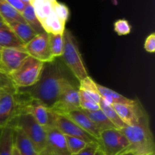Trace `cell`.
<instances>
[{
    "label": "cell",
    "mask_w": 155,
    "mask_h": 155,
    "mask_svg": "<svg viewBox=\"0 0 155 155\" xmlns=\"http://www.w3.org/2000/svg\"><path fill=\"white\" fill-rule=\"evenodd\" d=\"M68 80L63 67L54 60L44 64L37 83L30 87L18 89L30 99L36 100L51 109L58 99L62 86Z\"/></svg>",
    "instance_id": "cell-1"
},
{
    "label": "cell",
    "mask_w": 155,
    "mask_h": 155,
    "mask_svg": "<svg viewBox=\"0 0 155 155\" xmlns=\"http://www.w3.org/2000/svg\"><path fill=\"white\" fill-rule=\"evenodd\" d=\"M30 4L44 31L52 34H63L70 15L66 5L57 0H31Z\"/></svg>",
    "instance_id": "cell-2"
},
{
    "label": "cell",
    "mask_w": 155,
    "mask_h": 155,
    "mask_svg": "<svg viewBox=\"0 0 155 155\" xmlns=\"http://www.w3.org/2000/svg\"><path fill=\"white\" fill-rule=\"evenodd\" d=\"M129 142L125 151L134 155H151L154 154V136L149 124L148 115L145 114L135 125L127 126L120 130Z\"/></svg>",
    "instance_id": "cell-3"
},
{
    "label": "cell",
    "mask_w": 155,
    "mask_h": 155,
    "mask_svg": "<svg viewBox=\"0 0 155 155\" xmlns=\"http://www.w3.org/2000/svg\"><path fill=\"white\" fill-rule=\"evenodd\" d=\"M64 47L61 57L68 69L79 80L89 77L86 65L80 51L76 38L71 30L65 29L63 33Z\"/></svg>",
    "instance_id": "cell-4"
},
{
    "label": "cell",
    "mask_w": 155,
    "mask_h": 155,
    "mask_svg": "<svg viewBox=\"0 0 155 155\" xmlns=\"http://www.w3.org/2000/svg\"><path fill=\"white\" fill-rule=\"evenodd\" d=\"M43 62L28 56L21 66L8 76L16 89H26L33 86L40 78Z\"/></svg>",
    "instance_id": "cell-5"
},
{
    "label": "cell",
    "mask_w": 155,
    "mask_h": 155,
    "mask_svg": "<svg viewBox=\"0 0 155 155\" xmlns=\"http://www.w3.org/2000/svg\"><path fill=\"white\" fill-rule=\"evenodd\" d=\"M9 125L22 130L31 140L39 154L46 146L47 133L45 127L41 126L29 114H20Z\"/></svg>",
    "instance_id": "cell-6"
},
{
    "label": "cell",
    "mask_w": 155,
    "mask_h": 155,
    "mask_svg": "<svg viewBox=\"0 0 155 155\" xmlns=\"http://www.w3.org/2000/svg\"><path fill=\"white\" fill-rule=\"evenodd\" d=\"M24 98L14 86L0 93V128L6 127L20 114Z\"/></svg>",
    "instance_id": "cell-7"
},
{
    "label": "cell",
    "mask_w": 155,
    "mask_h": 155,
    "mask_svg": "<svg viewBox=\"0 0 155 155\" xmlns=\"http://www.w3.org/2000/svg\"><path fill=\"white\" fill-rule=\"evenodd\" d=\"M80 109L81 108L79 89L68 80L64 83L58 99L51 110L58 114H64Z\"/></svg>",
    "instance_id": "cell-8"
},
{
    "label": "cell",
    "mask_w": 155,
    "mask_h": 155,
    "mask_svg": "<svg viewBox=\"0 0 155 155\" xmlns=\"http://www.w3.org/2000/svg\"><path fill=\"white\" fill-rule=\"evenodd\" d=\"M98 143L104 155H117L129 147V142L124 133L116 128L100 133Z\"/></svg>",
    "instance_id": "cell-9"
},
{
    "label": "cell",
    "mask_w": 155,
    "mask_h": 155,
    "mask_svg": "<svg viewBox=\"0 0 155 155\" xmlns=\"http://www.w3.org/2000/svg\"><path fill=\"white\" fill-rule=\"evenodd\" d=\"M29 114L45 128L54 127L55 113L42 103L30 99L28 97L24 101L20 114Z\"/></svg>",
    "instance_id": "cell-10"
},
{
    "label": "cell",
    "mask_w": 155,
    "mask_h": 155,
    "mask_svg": "<svg viewBox=\"0 0 155 155\" xmlns=\"http://www.w3.org/2000/svg\"><path fill=\"white\" fill-rule=\"evenodd\" d=\"M25 51L29 56L43 63H48L55 60L51 53L48 33L46 32L37 34L32 40L26 44Z\"/></svg>",
    "instance_id": "cell-11"
},
{
    "label": "cell",
    "mask_w": 155,
    "mask_h": 155,
    "mask_svg": "<svg viewBox=\"0 0 155 155\" xmlns=\"http://www.w3.org/2000/svg\"><path fill=\"white\" fill-rule=\"evenodd\" d=\"M28 56V54L22 50L0 48V71L8 76L16 71Z\"/></svg>",
    "instance_id": "cell-12"
},
{
    "label": "cell",
    "mask_w": 155,
    "mask_h": 155,
    "mask_svg": "<svg viewBox=\"0 0 155 155\" xmlns=\"http://www.w3.org/2000/svg\"><path fill=\"white\" fill-rule=\"evenodd\" d=\"M45 130L46 146L42 151L46 155H71L64 135L55 127H48Z\"/></svg>",
    "instance_id": "cell-13"
},
{
    "label": "cell",
    "mask_w": 155,
    "mask_h": 155,
    "mask_svg": "<svg viewBox=\"0 0 155 155\" xmlns=\"http://www.w3.org/2000/svg\"><path fill=\"white\" fill-rule=\"evenodd\" d=\"M54 127L57 128L60 132H61L64 136L80 138L88 143L98 142L97 139H95L91 135L84 131L79 126H77L74 121H72L64 115H61L55 113Z\"/></svg>",
    "instance_id": "cell-14"
},
{
    "label": "cell",
    "mask_w": 155,
    "mask_h": 155,
    "mask_svg": "<svg viewBox=\"0 0 155 155\" xmlns=\"http://www.w3.org/2000/svg\"><path fill=\"white\" fill-rule=\"evenodd\" d=\"M111 106L127 126L135 125L147 114L139 100L134 104H114Z\"/></svg>",
    "instance_id": "cell-15"
},
{
    "label": "cell",
    "mask_w": 155,
    "mask_h": 155,
    "mask_svg": "<svg viewBox=\"0 0 155 155\" xmlns=\"http://www.w3.org/2000/svg\"><path fill=\"white\" fill-rule=\"evenodd\" d=\"M61 115H64L72 121H74L80 128L83 129L84 131H86V133H89L92 137H94L98 141L100 136L99 130L95 126V124L92 122V120L85 113L84 110L80 109V110H76Z\"/></svg>",
    "instance_id": "cell-16"
},
{
    "label": "cell",
    "mask_w": 155,
    "mask_h": 155,
    "mask_svg": "<svg viewBox=\"0 0 155 155\" xmlns=\"http://www.w3.org/2000/svg\"><path fill=\"white\" fill-rule=\"evenodd\" d=\"M14 128V145L21 155H39V152L27 135L18 127Z\"/></svg>",
    "instance_id": "cell-17"
},
{
    "label": "cell",
    "mask_w": 155,
    "mask_h": 155,
    "mask_svg": "<svg viewBox=\"0 0 155 155\" xmlns=\"http://www.w3.org/2000/svg\"><path fill=\"white\" fill-rule=\"evenodd\" d=\"M97 86H98V92L101 95V100L109 105H112L114 104H134L137 101V100L130 99L128 98H126L125 96L115 92L113 89H109L106 86H101V84L97 83Z\"/></svg>",
    "instance_id": "cell-18"
},
{
    "label": "cell",
    "mask_w": 155,
    "mask_h": 155,
    "mask_svg": "<svg viewBox=\"0 0 155 155\" xmlns=\"http://www.w3.org/2000/svg\"><path fill=\"white\" fill-rule=\"evenodd\" d=\"M78 89L80 96L91 98L97 103H99L101 101V95L98 92L97 83H95L89 76L80 81Z\"/></svg>",
    "instance_id": "cell-19"
},
{
    "label": "cell",
    "mask_w": 155,
    "mask_h": 155,
    "mask_svg": "<svg viewBox=\"0 0 155 155\" xmlns=\"http://www.w3.org/2000/svg\"><path fill=\"white\" fill-rule=\"evenodd\" d=\"M13 148V127L8 125L0 128V155H12Z\"/></svg>",
    "instance_id": "cell-20"
},
{
    "label": "cell",
    "mask_w": 155,
    "mask_h": 155,
    "mask_svg": "<svg viewBox=\"0 0 155 155\" xmlns=\"http://www.w3.org/2000/svg\"><path fill=\"white\" fill-rule=\"evenodd\" d=\"M0 17L8 26L14 22H25L21 14L6 0H0Z\"/></svg>",
    "instance_id": "cell-21"
},
{
    "label": "cell",
    "mask_w": 155,
    "mask_h": 155,
    "mask_svg": "<svg viewBox=\"0 0 155 155\" xmlns=\"http://www.w3.org/2000/svg\"><path fill=\"white\" fill-rule=\"evenodd\" d=\"M0 48H15L25 51V45L11 29H0Z\"/></svg>",
    "instance_id": "cell-22"
},
{
    "label": "cell",
    "mask_w": 155,
    "mask_h": 155,
    "mask_svg": "<svg viewBox=\"0 0 155 155\" xmlns=\"http://www.w3.org/2000/svg\"><path fill=\"white\" fill-rule=\"evenodd\" d=\"M8 27L24 45L28 43L37 35L26 22H14Z\"/></svg>",
    "instance_id": "cell-23"
},
{
    "label": "cell",
    "mask_w": 155,
    "mask_h": 155,
    "mask_svg": "<svg viewBox=\"0 0 155 155\" xmlns=\"http://www.w3.org/2000/svg\"><path fill=\"white\" fill-rule=\"evenodd\" d=\"M84 111L87 114V116L92 120V122L95 124V126L98 127L100 133L104 130L115 128L114 124L107 119V117L104 115L101 109L95 111H87V110H84Z\"/></svg>",
    "instance_id": "cell-24"
},
{
    "label": "cell",
    "mask_w": 155,
    "mask_h": 155,
    "mask_svg": "<svg viewBox=\"0 0 155 155\" xmlns=\"http://www.w3.org/2000/svg\"><path fill=\"white\" fill-rule=\"evenodd\" d=\"M21 15L24 18L25 22L36 32V34H39V33L45 32L36 17V14H35L33 6L31 5L30 3L26 5L25 8L21 13Z\"/></svg>",
    "instance_id": "cell-25"
},
{
    "label": "cell",
    "mask_w": 155,
    "mask_h": 155,
    "mask_svg": "<svg viewBox=\"0 0 155 155\" xmlns=\"http://www.w3.org/2000/svg\"><path fill=\"white\" fill-rule=\"evenodd\" d=\"M99 105L100 109L102 110V112L107 117V119L114 124L115 128L118 129V130H122L123 128L127 127V125L123 122L122 120L118 116L116 110H114V108L111 105H109V104H106L105 102H104L101 100V98L99 102Z\"/></svg>",
    "instance_id": "cell-26"
},
{
    "label": "cell",
    "mask_w": 155,
    "mask_h": 155,
    "mask_svg": "<svg viewBox=\"0 0 155 155\" xmlns=\"http://www.w3.org/2000/svg\"><path fill=\"white\" fill-rule=\"evenodd\" d=\"M48 41H49L50 50L53 57L54 58L61 57L64 47L63 34L48 33Z\"/></svg>",
    "instance_id": "cell-27"
},
{
    "label": "cell",
    "mask_w": 155,
    "mask_h": 155,
    "mask_svg": "<svg viewBox=\"0 0 155 155\" xmlns=\"http://www.w3.org/2000/svg\"><path fill=\"white\" fill-rule=\"evenodd\" d=\"M65 139H66L68 151H69L71 155L74 154L76 153L79 152L80 151H81L88 144V142H86V141L78 137L65 136Z\"/></svg>",
    "instance_id": "cell-28"
},
{
    "label": "cell",
    "mask_w": 155,
    "mask_h": 155,
    "mask_svg": "<svg viewBox=\"0 0 155 155\" xmlns=\"http://www.w3.org/2000/svg\"><path fill=\"white\" fill-rule=\"evenodd\" d=\"M114 31L119 36H125L130 34L131 32V26L127 20L119 19L115 21L114 24Z\"/></svg>",
    "instance_id": "cell-29"
},
{
    "label": "cell",
    "mask_w": 155,
    "mask_h": 155,
    "mask_svg": "<svg viewBox=\"0 0 155 155\" xmlns=\"http://www.w3.org/2000/svg\"><path fill=\"white\" fill-rule=\"evenodd\" d=\"M80 108L87 111H95L100 110V105L99 103L95 102L92 99L80 98Z\"/></svg>",
    "instance_id": "cell-30"
},
{
    "label": "cell",
    "mask_w": 155,
    "mask_h": 155,
    "mask_svg": "<svg viewBox=\"0 0 155 155\" xmlns=\"http://www.w3.org/2000/svg\"><path fill=\"white\" fill-rule=\"evenodd\" d=\"M99 148L100 145L98 142H90V143H88L87 145L81 151L71 155H95Z\"/></svg>",
    "instance_id": "cell-31"
},
{
    "label": "cell",
    "mask_w": 155,
    "mask_h": 155,
    "mask_svg": "<svg viewBox=\"0 0 155 155\" xmlns=\"http://www.w3.org/2000/svg\"><path fill=\"white\" fill-rule=\"evenodd\" d=\"M144 48L145 51L149 53H154L155 51V33H152L148 36L145 39Z\"/></svg>",
    "instance_id": "cell-32"
},
{
    "label": "cell",
    "mask_w": 155,
    "mask_h": 155,
    "mask_svg": "<svg viewBox=\"0 0 155 155\" xmlns=\"http://www.w3.org/2000/svg\"><path fill=\"white\" fill-rule=\"evenodd\" d=\"M11 86H13V85H12V83L9 80L8 76L5 75L3 73L0 71V93L4 89H5L6 88L9 87Z\"/></svg>",
    "instance_id": "cell-33"
},
{
    "label": "cell",
    "mask_w": 155,
    "mask_h": 155,
    "mask_svg": "<svg viewBox=\"0 0 155 155\" xmlns=\"http://www.w3.org/2000/svg\"><path fill=\"white\" fill-rule=\"evenodd\" d=\"M15 10L18 11L20 13H22L23 11L24 10L26 7V5L24 2H22L21 0H6Z\"/></svg>",
    "instance_id": "cell-34"
},
{
    "label": "cell",
    "mask_w": 155,
    "mask_h": 155,
    "mask_svg": "<svg viewBox=\"0 0 155 155\" xmlns=\"http://www.w3.org/2000/svg\"><path fill=\"white\" fill-rule=\"evenodd\" d=\"M0 29H10V27L2 21H0Z\"/></svg>",
    "instance_id": "cell-35"
},
{
    "label": "cell",
    "mask_w": 155,
    "mask_h": 155,
    "mask_svg": "<svg viewBox=\"0 0 155 155\" xmlns=\"http://www.w3.org/2000/svg\"><path fill=\"white\" fill-rule=\"evenodd\" d=\"M12 155H21V154H20V153L18 152V150H17V148H15V145H14L13 151H12Z\"/></svg>",
    "instance_id": "cell-36"
},
{
    "label": "cell",
    "mask_w": 155,
    "mask_h": 155,
    "mask_svg": "<svg viewBox=\"0 0 155 155\" xmlns=\"http://www.w3.org/2000/svg\"><path fill=\"white\" fill-rule=\"evenodd\" d=\"M117 155H134L133 153L130 152V151H124V152L120 153V154H117Z\"/></svg>",
    "instance_id": "cell-37"
},
{
    "label": "cell",
    "mask_w": 155,
    "mask_h": 155,
    "mask_svg": "<svg viewBox=\"0 0 155 155\" xmlns=\"http://www.w3.org/2000/svg\"><path fill=\"white\" fill-rule=\"evenodd\" d=\"M95 155H104V153L102 152V151H101V150L100 149V148H99V149L98 150V151H97L96 154H95Z\"/></svg>",
    "instance_id": "cell-38"
},
{
    "label": "cell",
    "mask_w": 155,
    "mask_h": 155,
    "mask_svg": "<svg viewBox=\"0 0 155 155\" xmlns=\"http://www.w3.org/2000/svg\"><path fill=\"white\" fill-rule=\"evenodd\" d=\"M22 2H24L25 4H30L31 2V0H21Z\"/></svg>",
    "instance_id": "cell-39"
},
{
    "label": "cell",
    "mask_w": 155,
    "mask_h": 155,
    "mask_svg": "<svg viewBox=\"0 0 155 155\" xmlns=\"http://www.w3.org/2000/svg\"><path fill=\"white\" fill-rule=\"evenodd\" d=\"M39 155H46V154H45V152H44V151H42V152L39 153Z\"/></svg>",
    "instance_id": "cell-40"
},
{
    "label": "cell",
    "mask_w": 155,
    "mask_h": 155,
    "mask_svg": "<svg viewBox=\"0 0 155 155\" xmlns=\"http://www.w3.org/2000/svg\"><path fill=\"white\" fill-rule=\"evenodd\" d=\"M0 21H2V18H1V17H0Z\"/></svg>",
    "instance_id": "cell-41"
},
{
    "label": "cell",
    "mask_w": 155,
    "mask_h": 155,
    "mask_svg": "<svg viewBox=\"0 0 155 155\" xmlns=\"http://www.w3.org/2000/svg\"><path fill=\"white\" fill-rule=\"evenodd\" d=\"M151 155H154V154H151Z\"/></svg>",
    "instance_id": "cell-42"
}]
</instances>
